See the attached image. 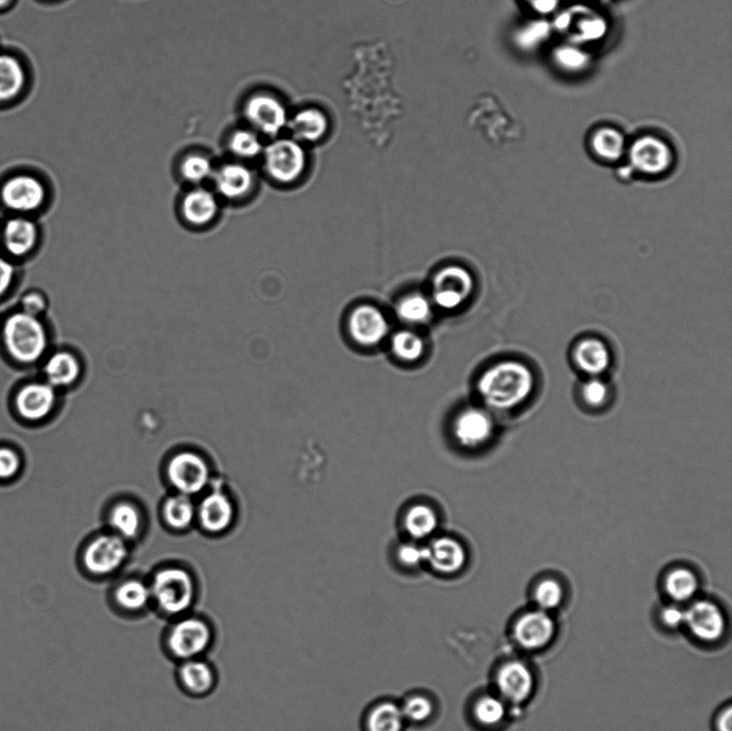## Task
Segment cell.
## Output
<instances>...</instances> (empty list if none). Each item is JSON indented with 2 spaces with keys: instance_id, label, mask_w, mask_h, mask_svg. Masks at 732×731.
Returning a JSON list of instances; mask_svg holds the SVG:
<instances>
[{
  "instance_id": "21",
  "label": "cell",
  "mask_w": 732,
  "mask_h": 731,
  "mask_svg": "<svg viewBox=\"0 0 732 731\" xmlns=\"http://www.w3.org/2000/svg\"><path fill=\"white\" fill-rule=\"evenodd\" d=\"M54 387L49 383H33L23 387L17 396V408L23 419L40 421L55 405Z\"/></svg>"
},
{
  "instance_id": "38",
  "label": "cell",
  "mask_w": 732,
  "mask_h": 731,
  "mask_svg": "<svg viewBox=\"0 0 732 731\" xmlns=\"http://www.w3.org/2000/svg\"><path fill=\"white\" fill-rule=\"evenodd\" d=\"M533 599L537 608L550 613L561 606L564 600V589L557 579L545 578L535 586Z\"/></svg>"
},
{
  "instance_id": "2",
  "label": "cell",
  "mask_w": 732,
  "mask_h": 731,
  "mask_svg": "<svg viewBox=\"0 0 732 731\" xmlns=\"http://www.w3.org/2000/svg\"><path fill=\"white\" fill-rule=\"evenodd\" d=\"M216 632L211 621L192 613L170 620L162 636V647L169 658L181 663L205 658L214 647Z\"/></svg>"
},
{
  "instance_id": "41",
  "label": "cell",
  "mask_w": 732,
  "mask_h": 731,
  "mask_svg": "<svg viewBox=\"0 0 732 731\" xmlns=\"http://www.w3.org/2000/svg\"><path fill=\"white\" fill-rule=\"evenodd\" d=\"M582 400L591 408H602L610 399V387L601 377L589 378L580 389Z\"/></svg>"
},
{
  "instance_id": "33",
  "label": "cell",
  "mask_w": 732,
  "mask_h": 731,
  "mask_svg": "<svg viewBox=\"0 0 732 731\" xmlns=\"http://www.w3.org/2000/svg\"><path fill=\"white\" fill-rule=\"evenodd\" d=\"M594 153L608 162L619 161L625 153V140L622 134L611 128L596 131L592 138Z\"/></svg>"
},
{
  "instance_id": "50",
  "label": "cell",
  "mask_w": 732,
  "mask_h": 731,
  "mask_svg": "<svg viewBox=\"0 0 732 731\" xmlns=\"http://www.w3.org/2000/svg\"><path fill=\"white\" fill-rule=\"evenodd\" d=\"M716 731H732V711L731 707L723 709L717 715L715 721Z\"/></svg>"
},
{
  "instance_id": "5",
  "label": "cell",
  "mask_w": 732,
  "mask_h": 731,
  "mask_svg": "<svg viewBox=\"0 0 732 731\" xmlns=\"http://www.w3.org/2000/svg\"><path fill=\"white\" fill-rule=\"evenodd\" d=\"M262 155L266 174L278 183L291 184L305 171L304 149L294 140H275L264 147Z\"/></svg>"
},
{
  "instance_id": "15",
  "label": "cell",
  "mask_w": 732,
  "mask_h": 731,
  "mask_svg": "<svg viewBox=\"0 0 732 731\" xmlns=\"http://www.w3.org/2000/svg\"><path fill=\"white\" fill-rule=\"evenodd\" d=\"M348 325L352 338L364 347L379 345L390 332L384 313L371 305L356 307L351 312Z\"/></svg>"
},
{
  "instance_id": "13",
  "label": "cell",
  "mask_w": 732,
  "mask_h": 731,
  "mask_svg": "<svg viewBox=\"0 0 732 731\" xmlns=\"http://www.w3.org/2000/svg\"><path fill=\"white\" fill-rule=\"evenodd\" d=\"M672 160L674 155L670 147L653 137L635 141L630 149L631 168L641 174L661 175L670 169Z\"/></svg>"
},
{
  "instance_id": "47",
  "label": "cell",
  "mask_w": 732,
  "mask_h": 731,
  "mask_svg": "<svg viewBox=\"0 0 732 731\" xmlns=\"http://www.w3.org/2000/svg\"><path fill=\"white\" fill-rule=\"evenodd\" d=\"M558 62L570 69H577L585 63L586 57L577 50L562 49L557 54Z\"/></svg>"
},
{
  "instance_id": "10",
  "label": "cell",
  "mask_w": 732,
  "mask_h": 731,
  "mask_svg": "<svg viewBox=\"0 0 732 731\" xmlns=\"http://www.w3.org/2000/svg\"><path fill=\"white\" fill-rule=\"evenodd\" d=\"M126 557L127 548L121 537L103 535L87 547L84 564L92 575L104 577L121 568Z\"/></svg>"
},
{
  "instance_id": "29",
  "label": "cell",
  "mask_w": 732,
  "mask_h": 731,
  "mask_svg": "<svg viewBox=\"0 0 732 731\" xmlns=\"http://www.w3.org/2000/svg\"><path fill=\"white\" fill-rule=\"evenodd\" d=\"M26 74L16 57L0 55V102L16 98L25 86Z\"/></svg>"
},
{
  "instance_id": "17",
  "label": "cell",
  "mask_w": 732,
  "mask_h": 731,
  "mask_svg": "<svg viewBox=\"0 0 732 731\" xmlns=\"http://www.w3.org/2000/svg\"><path fill=\"white\" fill-rule=\"evenodd\" d=\"M46 198V190L37 178L20 175L9 179L2 190V199L7 207L18 212H33Z\"/></svg>"
},
{
  "instance_id": "1",
  "label": "cell",
  "mask_w": 732,
  "mask_h": 731,
  "mask_svg": "<svg viewBox=\"0 0 732 731\" xmlns=\"http://www.w3.org/2000/svg\"><path fill=\"white\" fill-rule=\"evenodd\" d=\"M535 378L529 366L503 361L488 368L477 383L485 404L494 410L510 411L524 405L534 392Z\"/></svg>"
},
{
  "instance_id": "3",
  "label": "cell",
  "mask_w": 732,
  "mask_h": 731,
  "mask_svg": "<svg viewBox=\"0 0 732 731\" xmlns=\"http://www.w3.org/2000/svg\"><path fill=\"white\" fill-rule=\"evenodd\" d=\"M152 607L162 618L173 620L192 613L197 601V589L191 575L179 568L159 571L149 585Z\"/></svg>"
},
{
  "instance_id": "25",
  "label": "cell",
  "mask_w": 732,
  "mask_h": 731,
  "mask_svg": "<svg viewBox=\"0 0 732 731\" xmlns=\"http://www.w3.org/2000/svg\"><path fill=\"white\" fill-rule=\"evenodd\" d=\"M37 240V229L32 221L23 218L7 222L4 242L13 256L22 257L33 249Z\"/></svg>"
},
{
  "instance_id": "52",
  "label": "cell",
  "mask_w": 732,
  "mask_h": 731,
  "mask_svg": "<svg viewBox=\"0 0 732 731\" xmlns=\"http://www.w3.org/2000/svg\"><path fill=\"white\" fill-rule=\"evenodd\" d=\"M11 0H0V8H4L10 4Z\"/></svg>"
},
{
  "instance_id": "30",
  "label": "cell",
  "mask_w": 732,
  "mask_h": 731,
  "mask_svg": "<svg viewBox=\"0 0 732 731\" xmlns=\"http://www.w3.org/2000/svg\"><path fill=\"white\" fill-rule=\"evenodd\" d=\"M398 318L410 325H423L432 317V303L420 293L403 296L396 306Z\"/></svg>"
},
{
  "instance_id": "35",
  "label": "cell",
  "mask_w": 732,
  "mask_h": 731,
  "mask_svg": "<svg viewBox=\"0 0 732 731\" xmlns=\"http://www.w3.org/2000/svg\"><path fill=\"white\" fill-rule=\"evenodd\" d=\"M473 713L478 724L487 728L496 727L505 719V700L495 695H484L476 700Z\"/></svg>"
},
{
  "instance_id": "51",
  "label": "cell",
  "mask_w": 732,
  "mask_h": 731,
  "mask_svg": "<svg viewBox=\"0 0 732 731\" xmlns=\"http://www.w3.org/2000/svg\"><path fill=\"white\" fill-rule=\"evenodd\" d=\"M634 173L635 172L631 167L623 168V169L619 170L620 177L623 179V181H629V179L632 178Z\"/></svg>"
},
{
  "instance_id": "20",
  "label": "cell",
  "mask_w": 732,
  "mask_h": 731,
  "mask_svg": "<svg viewBox=\"0 0 732 731\" xmlns=\"http://www.w3.org/2000/svg\"><path fill=\"white\" fill-rule=\"evenodd\" d=\"M427 561L433 571L442 575H454L463 569L467 562L465 548L451 537H439L428 546Z\"/></svg>"
},
{
  "instance_id": "18",
  "label": "cell",
  "mask_w": 732,
  "mask_h": 731,
  "mask_svg": "<svg viewBox=\"0 0 732 731\" xmlns=\"http://www.w3.org/2000/svg\"><path fill=\"white\" fill-rule=\"evenodd\" d=\"M213 177L219 195L232 201L249 196L256 184L255 174L241 162L224 163Z\"/></svg>"
},
{
  "instance_id": "4",
  "label": "cell",
  "mask_w": 732,
  "mask_h": 731,
  "mask_svg": "<svg viewBox=\"0 0 732 731\" xmlns=\"http://www.w3.org/2000/svg\"><path fill=\"white\" fill-rule=\"evenodd\" d=\"M6 347L22 363H34L47 349V334L37 317L25 312L11 316L4 327Z\"/></svg>"
},
{
  "instance_id": "44",
  "label": "cell",
  "mask_w": 732,
  "mask_h": 731,
  "mask_svg": "<svg viewBox=\"0 0 732 731\" xmlns=\"http://www.w3.org/2000/svg\"><path fill=\"white\" fill-rule=\"evenodd\" d=\"M18 454L10 449H0V480L11 479L20 469Z\"/></svg>"
},
{
  "instance_id": "24",
  "label": "cell",
  "mask_w": 732,
  "mask_h": 731,
  "mask_svg": "<svg viewBox=\"0 0 732 731\" xmlns=\"http://www.w3.org/2000/svg\"><path fill=\"white\" fill-rule=\"evenodd\" d=\"M233 506L230 500L220 494L213 492L207 496L200 506V519L205 530L218 533L226 530L233 520Z\"/></svg>"
},
{
  "instance_id": "46",
  "label": "cell",
  "mask_w": 732,
  "mask_h": 731,
  "mask_svg": "<svg viewBox=\"0 0 732 731\" xmlns=\"http://www.w3.org/2000/svg\"><path fill=\"white\" fill-rule=\"evenodd\" d=\"M548 35V27L545 23H536L525 28L519 35V42L522 46L531 47L539 43Z\"/></svg>"
},
{
  "instance_id": "23",
  "label": "cell",
  "mask_w": 732,
  "mask_h": 731,
  "mask_svg": "<svg viewBox=\"0 0 732 731\" xmlns=\"http://www.w3.org/2000/svg\"><path fill=\"white\" fill-rule=\"evenodd\" d=\"M182 215L192 226L203 227L218 216L219 204L212 191L194 188L186 193L182 201Z\"/></svg>"
},
{
  "instance_id": "27",
  "label": "cell",
  "mask_w": 732,
  "mask_h": 731,
  "mask_svg": "<svg viewBox=\"0 0 732 731\" xmlns=\"http://www.w3.org/2000/svg\"><path fill=\"white\" fill-rule=\"evenodd\" d=\"M81 367L78 358L68 352H58L44 366V375L53 387L68 386L76 382Z\"/></svg>"
},
{
  "instance_id": "12",
  "label": "cell",
  "mask_w": 732,
  "mask_h": 731,
  "mask_svg": "<svg viewBox=\"0 0 732 731\" xmlns=\"http://www.w3.org/2000/svg\"><path fill=\"white\" fill-rule=\"evenodd\" d=\"M175 676L179 689L193 698L211 695L218 684L217 670L205 658L177 663Z\"/></svg>"
},
{
  "instance_id": "31",
  "label": "cell",
  "mask_w": 732,
  "mask_h": 731,
  "mask_svg": "<svg viewBox=\"0 0 732 731\" xmlns=\"http://www.w3.org/2000/svg\"><path fill=\"white\" fill-rule=\"evenodd\" d=\"M438 524L437 513L425 504L412 506L405 517L406 530L416 540L426 539L437 530Z\"/></svg>"
},
{
  "instance_id": "14",
  "label": "cell",
  "mask_w": 732,
  "mask_h": 731,
  "mask_svg": "<svg viewBox=\"0 0 732 731\" xmlns=\"http://www.w3.org/2000/svg\"><path fill=\"white\" fill-rule=\"evenodd\" d=\"M500 697L511 704L520 705L532 696L535 678L530 667L521 661L504 663L496 677Z\"/></svg>"
},
{
  "instance_id": "26",
  "label": "cell",
  "mask_w": 732,
  "mask_h": 731,
  "mask_svg": "<svg viewBox=\"0 0 732 731\" xmlns=\"http://www.w3.org/2000/svg\"><path fill=\"white\" fill-rule=\"evenodd\" d=\"M664 590L676 604L691 602L698 593L699 580L692 570L679 566L666 574Z\"/></svg>"
},
{
  "instance_id": "22",
  "label": "cell",
  "mask_w": 732,
  "mask_h": 731,
  "mask_svg": "<svg viewBox=\"0 0 732 731\" xmlns=\"http://www.w3.org/2000/svg\"><path fill=\"white\" fill-rule=\"evenodd\" d=\"M573 358L577 368L589 378L602 377L612 362L609 347L597 338L581 340L574 349Z\"/></svg>"
},
{
  "instance_id": "19",
  "label": "cell",
  "mask_w": 732,
  "mask_h": 731,
  "mask_svg": "<svg viewBox=\"0 0 732 731\" xmlns=\"http://www.w3.org/2000/svg\"><path fill=\"white\" fill-rule=\"evenodd\" d=\"M114 611L127 618H137L152 608V594L149 585L139 579H128L119 584L112 593Z\"/></svg>"
},
{
  "instance_id": "7",
  "label": "cell",
  "mask_w": 732,
  "mask_h": 731,
  "mask_svg": "<svg viewBox=\"0 0 732 731\" xmlns=\"http://www.w3.org/2000/svg\"><path fill=\"white\" fill-rule=\"evenodd\" d=\"M243 115L252 130L274 138L288 125V113L275 96L258 93L251 95L243 106Z\"/></svg>"
},
{
  "instance_id": "49",
  "label": "cell",
  "mask_w": 732,
  "mask_h": 731,
  "mask_svg": "<svg viewBox=\"0 0 732 731\" xmlns=\"http://www.w3.org/2000/svg\"><path fill=\"white\" fill-rule=\"evenodd\" d=\"M13 276V265L7 260L0 258V295H3L9 289Z\"/></svg>"
},
{
  "instance_id": "42",
  "label": "cell",
  "mask_w": 732,
  "mask_h": 731,
  "mask_svg": "<svg viewBox=\"0 0 732 731\" xmlns=\"http://www.w3.org/2000/svg\"><path fill=\"white\" fill-rule=\"evenodd\" d=\"M401 710L406 721L420 724L431 718L435 706L428 697L415 695L406 700Z\"/></svg>"
},
{
  "instance_id": "36",
  "label": "cell",
  "mask_w": 732,
  "mask_h": 731,
  "mask_svg": "<svg viewBox=\"0 0 732 731\" xmlns=\"http://www.w3.org/2000/svg\"><path fill=\"white\" fill-rule=\"evenodd\" d=\"M392 350L400 361L414 363L424 355L425 342L420 335L409 330H402L394 334Z\"/></svg>"
},
{
  "instance_id": "16",
  "label": "cell",
  "mask_w": 732,
  "mask_h": 731,
  "mask_svg": "<svg viewBox=\"0 0 732 731\" xmlns=\"http://www.w3.org/2000/svg\"><path fill=\"white\" fill-rule=\"evenodd\" d=\"M208 473L205 461L192 453L175 456L168 468L171 483L186 496L202 491L208 482Z\"/></svg>"
},
{
  "instance_id": "48",
  "label": "cell",
  "mask_w": 732,
  "mask_h": 731,
  "mask_svg": "<svg viewBox=\"0 0 732 731\" xmlns=\"http://www.w3.org/2000/svg\"><path fill=\"white\" fill-rule=\"evenodd\" d=\"M25 313L29 316L38 317L44 309H46V301L43 296L38 293L28 294L22 302Z\"/></svg>"
},
{
  "instance_id": "43",
  "label": "cell",
  "mask_w": 732,
  "mask_h": 731,
  "mask_svg": "<svg viewBox=\"0 0 732 731\" xmlns=\"http://www.w3.org/2000/svg\"><path fill=\"white\" fill-rule=\"evenodd\" d=\"M399 561L408 566V568H416L427 561L426 546H418L415 544H405L399 548Z\"/></svg>"
},
{
  "instance_id": "32",
  "label": "cell",
  "mask_w": 732,
  "mask_h": 731,
  "mask_svg": "<svg viewBox=\"0 0 732 731\" xmlns=\"http://www.w3.org/2000/svg\"><path fill=\"white\" fill-rule=\"evenodd\" d=\"M406 719L401 707L383 703L371 710L367 718L368 731H402Z\"/></svg>"
},
{
  "instance_id": "28",
  "label": "cell",
  "mask_w": 732,
  "mask_h": 731,
  "mask_svg": "<svg viewBox=\"0 0 732 731\" xmlns=\"http://www.w3.org/2000/svg\"><path fill=\"white\" fill-rule=\"evenodd\" d=\"M289 126L296 139L306 142L319 141L328 129L326 116L317 109L298 112L291 119Z\"/></svg>"
},
{
  "instance_id": "6",
  "label": "cell",
  "mask_w": 732,
  "mask_h": 731,
  "mask_svg": "<svg viewBox=\"0 0 732 731\" xmlns=\"http://www.w3.org/2000/svg\"><path fill=\"white\" fill-rule=\"evenodd\" d=\"M474 287L473 276L467 268L445 266L433 277L432 302L442 310H456L468 302Z\"/></svg>"
},
{
  "instance_id": "8",
  "label": "cell",
  "mask_w": 732,
  "mask_h": 731,
  "mask_svg": "<svg viewBox=\"0 0 732 731\" xmlns=\"http://www.w3.org/2000/svg\"><path fill=\"white\" fill-rule=\"evenodd\" d=\"M726 618L719 605L698 600L685 609V623L691 635L705 644H714L726 632Z\"/></svg>"
},
{
  "instance_id": "39",
  "label": "cell",
  "mask_w": 732,
  "mask_h": 731,
  "mask_svg": "<svg viewBox=\"0 0 732 731\" xmlns=\"http://www.w3.org/2000/svg\"><path fill=\"white\" fill-rule=\"evenodd\" d=\"M164 518L174 529L187 528L193 519L194 509L186 495L170 498L164 505Z\"/></svg>"
},
{
  "instance_id": "9",
  "label": "cell",
  "mask_w": 732,
  "mask_h": 731,
  "mask_svg": "<svg viewBox=\"0 0 732 731\" xmlns=\"http://www.w3.org/2000/svg\"><path fill=\"white\" fill-rule=\"evenodd\" d=\"M556 634L554 619L542 609L527 611L516 621L513 636L517 645L528 651L547 647Z\"/></svg>"
},
{
  "instance_id": "37",
  "label": "cell",
  "mask_w": 732,
  "mask_h": 731,
  "mask_svg": "<svg viewBox=\"0 0 732 731\" xmlns=\"http://www.w3.org/2000/svg\"><path fill=\"white\" fill-rule=\"evenodd\" d=\"M179 171L186 182L194 185L207 181L208 178L213 177L215 172L212 160L203 154L187 155L183 159Z\"/></svg>"
},
{
  "instance_id": "40",
  "label": "cell",
  "mask_w": 732,
  "mask_h": 731,
  "mask_svg": "<svg viewBox=\"0 0 732 731\" xmlns=\"http://www.w3.org/2000/svg\"><path fill=\"white\" fill-rule=\"evenodd\" d=\"M112 527L126 539L137 536L141 519L138 511L128 503L119 504L111 515Z\"/></svg>"
},
{
  "instance_id": "45",
  "label": "cell",
  "mask_w": 732,
  "mask_h": 731,
  "mask_svg": "<svg viewBox=\"0 0 732 731\" xmlns=\"http://www.w3.org/2000/svg\"><path fill=\"white\" fill-rule=\"evenodd\" d=\"M662 623L670 630H678L685 623V609L678 605H669L664 607L660 613Z\"/></svg>"
},
{
  "instance_id": "11",
  "label": "cell",
  "mask_w": 732,
  "mask_h": 731,
  "mask_svg": "<svg viewBox=\"0 0 732 731\" xmlns=\"http://www.w3.org/2000/svg\"><path fill=\"white\" fill-rule=\"evenodd\" d=\"M491 414L478 408H469L458 414L453 425L457 442L466 449L475 450L487 444L495 434Z\"/></svg>"
},
{
  "instance_id": "34",
  "label": "cell",
  "mask_w": 732,
  "mask_h": 731,
  "mask_svg": "<svg viewBox=\"0 0 732 731\" xmlns=\"http://www.w3.org/2000/svg\"><path fill=\"white\" fill-rule=\"evenodd\" d=\"M228 147L231 154L245 160L255 159L264 151L259 133L251 128L234 130L228 140Z\"/></svg>"
}]
</instances>
